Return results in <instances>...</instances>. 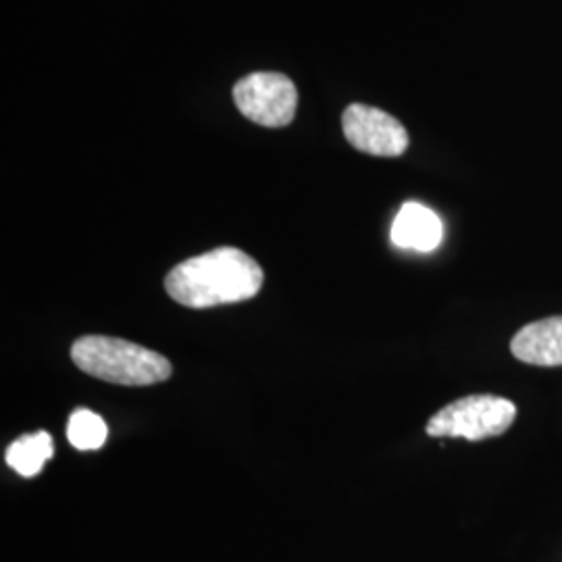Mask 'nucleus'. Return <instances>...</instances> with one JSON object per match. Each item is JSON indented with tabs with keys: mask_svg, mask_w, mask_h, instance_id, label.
<instances>
[{
	"mask_svg": "<svg viewBox=\"0 0 562 562\" xmlns=\"http://www.w3.org/2000/svg\"><path fill=\"white\" fill-rule=\"evenodd\" d=\"M262 280L259 262L240 248L222 246L176 265L165 278V290L181 306L213 308L255 299Z\"/></svg>",
	"mask_w": 562,
	"mask_h": 562,
	"instance_id": "obj_1",
	"label": "nucleus"
},
{
	"mask_svg": "<svg viewBox=\"0 0 562 562\" xmlns=\"http://www.w3.org/2000/svg\"><path fill=\"white\" fill-rule=\"evenodd\" d=\"M71 361L86 375L130 387L167 382L173 373L159 352L111 336H81L71 346Z\"/></svg>",
	"mask_w": 562,
	"mask_h": 562,
	"instance_id": "obj_2",
	"label": "nucleus"
},
{
	"mask_svg": "<svg viewBox=\"0 0 562 562\" xmlns=\"http://www.w3.org/2000/svg\"><path fill=\"white\" fill-rule=\"evenodd\" d=\"M515 402L492 394H473L450 402L438 411L425 427L431 438H464L469 442H482L503 436L515 423Z\"/></svg>",
	"mask_w": 562,
	"mask_h": 562,
	"instance_id": "obj_3",
	"label": "nucleus"
},
{
	"mask_svg": "<svg viewBox=\"0 0 562 562\" xmlns=\"http://www.w3.org/2000/svg\"><path fill=\"white\" fill-rule=\"evenodd\" d=\"M234 102L246 120L262 127H285L296 115L299 92L288 76L262 71L250 74L234 86Z\"/></svg>",
	"mask_w": 562,
	"mask_h": 562,
	"instance_id": "obj_4",
	"label": "nucleus"
},
{
	"mask_svg": "<svg viewBox=\"0 0 562 562\" xmlns=\"http://www.w3.org/2000/svg\"><path fill=\"white\" fill-rule=\"evenodd\" d=\"M341 127L350 146L373 157H401L411 142L401 121L375 106L359 102L346 106Z\"/></svg>",
	"mask_w": 562,
	"mask_h": 562,
	"instance_id": "obj_5",
	"label": "nucleus"
},
{
	"mask_svg": "<svg viewBox=\"0 0 562 562\" xmlns=\"http://www.w3.org/2000/svg\"><path fill=\"white\" fill-rule=\"evenodd\" d=\"M392 244L402 250L434 252L443 240V223L419 202H404L390 232Z\"/></svg>",
	"mask_w": 562,
	"mask_h": 562,
	"instance_id": "obj_6",
	"label": "nucleus"
},
{
	"mask_svg": "<svg viewBox=\"0 0 562 562\" xmlns=\"http://www.w3.org/2000/svg\"><path fill=\"white\" fill-rule=\"evenodd\" d=\"M510 352L533 367H562V315L525 325L510 341Z\"/></svg>",
	"mask_w": 562,
	"mask_h": 562,
	"instance_id": "obj_7",
	"label": "nucleus"
},
{
	"mask_svg": "<svg viewBox=\"0 0 562 562\" xmlns=\"http://www.w3.org/2000/svg\"><path fill=\"white\" fill-rule=\"evenodd\" d=\"M53 457V438L46 431L21 436L7 450V464L23 477H36Z\"/></svg>",
	"mask_w": 562,
	"mask_h": 562,
	"instance_id": "obj_8",
	"label": "nucleus"
},
{
	"mask_svg": "<svg viewBox=\"0 0 562 562\" xmlns=\"http://www.w3.org/2000/svg\"><path fill=\"white\" fill-rule=\"evenodd\" d=\"M109 429L101 417L88 408L76 411L67 423V440L78 450H99L106 442Z\"/></svg>",
	"mask_w": 562,
	"mask_h": 562,
	"instance_id": "obj_9",
	"label": "nucleus"
}]
</instances>
